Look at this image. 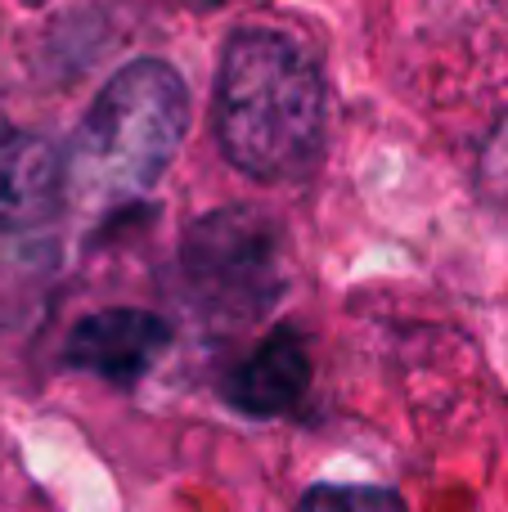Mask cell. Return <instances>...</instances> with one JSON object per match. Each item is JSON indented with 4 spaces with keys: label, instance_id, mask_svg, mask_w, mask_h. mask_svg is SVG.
I'll use <instances>...</instances> for the list:
<instances>
[{
    "label": "cell",
    "instance_id": "obj_1",
    "mask_svg": "<svg viewBox=\"0 0 508 512\" xmlns=\"http://www.w3.org/2000/svg\"><path fill=\"white\" fill-rule=\"evenodd\" d=\"M329 95L315 59L284 32L243 27L216 72V140L252 180H297L320 162Z\"/></svg>",
    "mask_w": 508,
    "mask_h": 512
},
{
    "label": "cell",
    "instance_id": "obj_2",
    "mask_svg": "<svg viewBox=\"0 0 508 512\" xmlns=\"http://www.w3.org/2000/svg\"><path fill=\"white\" fill-rule=\"evenodd\" d=\"M189 122L185 81L171 63H126L90 104L72 144L68 180L95 207L149 194L171 167Z\"/></svg>",
    "mask_w": 508,
    "mask_h": 512
},
{
    "label": "cell",
    "instance_id": "obj_3",
    "mask_svg": "<svg viewBox=\"0 0 508 512\" xmlns=\"http://www.w3.org/2000/svg\"><path fill=\"white\" fill-rule=\"evenodd\" d=\"M185 274L207 306L252 315L279 288V230L257 212H221L185 239Z\"/></svg>",
    "mask_w": 508,
    "mask_h": 512
},
{
    "label": "cell",
    "instance_id": "obj_4",
    "mask_svg": "<svg viewBox=\"0 0 508 512\" xmlns=\"http://www.w3.org/2000/svg\"><path fill=\"white\" fill-rule=\"evenodd\" d=\"M68 167L50 140L0 122V234L45 225L63 207Z\"/></svg>",
    "mask_w": 508,
    "mask_h": 512
},
{
    "label": "cell",
    "instance_id": "obj_5",
    "mask_svg": "<svg viewBox=\"0 0 508 512\" xmlns=\"http://www.w3.org/2000/svg\"><path fill=\"white\" fill-rule=\"evenodd\" d=\"M167 342V319L149 315V310H99V315H86L72 328L68 364L131 387L135 378L153 369V360L167 351Z\"/></svg>",
    "mask_w": 508,
    "mask_h": 512
},
{
    "label": "cell",
    "instance_id": "obj_6",
    "mask_svg": "<svg viewBox=\"0 0 508 512\" xmlns=\"http://www.w3.org/2000/svg\"><path fill=\"white\" fill-rule=\"evenodd\" d=\"M311 387V360L293 328H275L225 382V400L248 418H279Z\"/></svg>",
    "mask_w": 508,
    "mask_h": 512
},
{
    "label": "cell",
    "instance_id": "obj_7",
    "mask_svg": "<svg viewBox=\"0 0 508 512\" xmlns=\"http://www.w3.org/2000/svg\"><path fill=\"white\" fill-rule=\"evenodd\" d=\"M473 176L477 189L491 207H500L508 216V108L491 122V131L482 135L477 144V158H473Z\"/></svg>",
    "mask_w": 508,
    "mask_h": 512
},
{
    "label": "cell",
    "instance_id": "obj_8",
    "mask_svg": "<svg viewBox=\"0 0 508 512\" xmlns=\"http://www.w3.org/2000/svg\"><path fill=\"white\" fill-rule=\"evenodd\" d=\"M302 512H410L387 486H315L306 490Z\"/></svg>",
    "mask_w": 508,
    "mask_h": 512
},
{
    "label": "cell",
    "instance_id": "obj_9",
    "mask_svg": "<svg viewBox=\"0 0 508 512\" xmlns=\"http://www.w3.org/2000/svg\"><path fill=\"white\" fill-rule=\"evenodd\" d=\"M189 5H230V0H189Z\"/></svg>",
    "mask_w": 508,
    "mask_h": 512
}]
</instances>
